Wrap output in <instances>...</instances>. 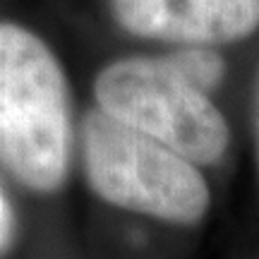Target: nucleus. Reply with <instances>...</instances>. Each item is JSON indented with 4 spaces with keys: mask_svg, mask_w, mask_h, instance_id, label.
Segmentation results:
<instances>
[{
    "mask_svg": "<svg viewBox=\"0 0 259 259\" xmlns=\"http://www.w3.org/2000/svg\"><path fill=\"white\" fill-rule=\"evenodd\" d=\"M70 89L41 38L0 22V163L36 192H53L70 168Z\"/></svg>",
    "mask_w": 259,
    "mask_h": 259,
    "instance_id": "obj_1",
    "label": "nucleus"
},
{
    "mask_svg": "<svg viewBox=\"0 0 259 259\" xmlns=\"http://www.w3.org/2000/svg\"><path fill=\"white\" fill-rule=\"evenodd\" d=\"M15 233H17V219H15V211H12L8 197L0 187V259L12 250Z\"/></svg>",
    "mask_w": 259,
    "mask_h": 259,
    "instance_id": "obj_6",
    "label": "nucleus"
},
{
    "mask_svg": "<svg viewBox=\"0 0 259 259\" xmlns=\"http://www.w3.org/2000/svg\"><path fill=\"white\" fill-rule=\"evenodd\" d=\"M125 31L183 46H216L259 27V0H111Z\"/></svg>",
    "mask_w": 259,
    "mask_h": 259,
    "instance_id": "obj_4",
    "label": "nucleus"
},
{
    "mask_svg": "<svg viewBox=\"0 0 259 259\" xmlns=\"http://www.w3.org/2000/svg\"><path fill=\"white\" fill-rule=\"evenodd\" d=\"M106 115L176 149L197 166H213L231 144V130L209 99L178 72L168 58H122L94 82Z\"/></svg>",
    "mask_w": 259,
    "mask_h": 259,
    "instance_id": "obj_3",
    "label": "nucleus"
},
{
    "mask_svg": "<svg viewBox=\"0 0 259 259\" xmlns=\"http://www.w3.org/2000/svg\"><path fill=\"white\" fill-rule=\"evenodd\" d=\"M168 63L202 92H213L226 77V60L211 46H185L170 53Z\"/></svg>",
    "mask_w": 259,
    "mask_h": 259,
    "instance_id": "obj_5",
    "label": "nucleus"
},
{
    "mask_svg": "<svg viewBox=\"0 0 259 259\" xmlns=\"http://www.w3.org/2000/svg\"><path fill=\"white\" fill-rule=\"evenodd\" d=\"M82 161L89 187L118 209L183 226L209 211L211 192L197 163L101 108L84 118Z\"/></svg>",
    "mask_w": 259,
    "mask_h": 259,
    "instance_id": "obj_2",
    "label": "nucleus"
}]
</instances>
